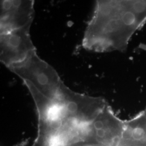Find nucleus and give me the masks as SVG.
I'll use <instances>...</instances> for the list:
<instances>
[{
    "label": "nucleus",
    "mask_w": 146,
    "mask_h": 146,
    "mask_svg": "<svg viewBox=\"0 0 146 146\" xmlns=\"http://www.w3.org/2000/svg\"><path fill=\"white\" fill-rule=\"evenodd\" d=\"M146 23V0L97 1L82 46L95 52H125Z\"/></svg>",
    "instance_id": "f257e3e1"
},
{
    "label": "nucleus",
    "mask_w": 146,
    "mask_h": 146,
    "mask_svg": "<svg viewBox=\"0 0 146 146\" xmlns=\"http://www.w3.org/2000/svg\"><path fill=\"white\" fill-rule=\"evenodd\" d=\"M8 68L28 89H34L50 99H58L63 82L55 69L40 58L36 50L21 62Z\"/></svg>",
    "instance_id": "f03ea898"
},
{
    "label": "nucleus",
    "mask_w": 146,
    "mask_h": 146,
    "mask_svg": "<svg viewBox=\"0 0 146 146\" xmlns=\"http://www.w3.org/2000/svg\"><path fill=\"white\" fill-rule=\"evenodd\" d=\"M58 99L66 118L82 123L94 120L108 104L102 98L76 93L63 83Z\"/></svg>",
    "instance_id": "7ed1b4c3"
},
{
    "label": "nucleus",
    "mask_w": 146,
    "mask_h": 146,
    "mask_svg": "<svg viewBox=\"0 0 146 146\" xmlns=\"http://www.w3.org/2000/svg\"><path fill=\"white\" fill-rule=\"evenodd\" d=\"M30 28L1 34V61L7 68L21 62L36 50L31 38Z\"/></svg>",
    "instance_id": "20e7f679"
},
{
    "label": "nucleus",
    "mask_w": 146,
    "mask_h": 146,
    "mask_svg": "<svg viewBox=\"0 0 146 146\" xmlns=\"http://www.w3.org/2000/svg\"><path fill=\"white\" fill-rule=\"evenodd\" d=\"M34 1H1V34L31 27L34 16Z\"/></svg>",
    "instance_id": "39448f33"
}]
</instances>
